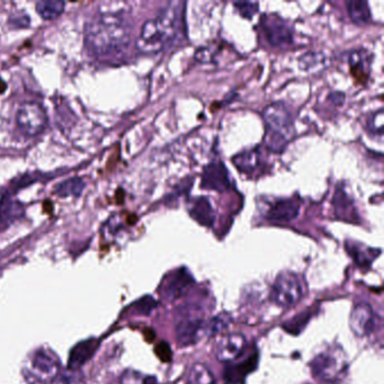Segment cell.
<instances>
[{"label":"cell","instance_id":"4","mask_svg":"<svg viewBox=\"0 0 384 384\" xmlns=\"http://www.w3.org/2000/svg\"><path fill=\"white\" fill-rule=\"evenodd\" d=\"M16 122L25 136H39L47 127V113L40 104L25 103L18 109Z\"/></svg>","mask_w":384,"mask_h":384},{"label":"cell","instance_id":"20","mask_svg":"<svg viewBox=\"0 0 384 384\" xmlns=\"http://www.w3.org/2000/svg\"><path fill=\"white\" fill-rule=\"evenodd\" d=\"M333 205L338 218L346 221L358 222V214L354 202L343 189H337L335 193Z\"/></svg>","mask_w":384,"mask_h":384},{"label":"cell","instance_id":"22","mask_svg":"<svg viewBox=\"0 0 384 384\" xmlns=\"http://www.w3.org/2000/svg\"><path fill=\"white\" fill-rule=\"evenodd\" d=\"M349 17L356 25L363 26L371 21V10L369 3L362 0H352L347 3Z\"/></svg>","mask_w":384,"mask_h":384},{"label":"cell","instance_id":"12","mask_svg":"<svg viewBox=\"0 0 384 384\" xmlns=\"http://www.w3.org/2000/svg\"><path fill=\"white\" fill-rule=\"evenodd\" d=\"M247 340L241 334H229L220 340L216 349V358L222 363L236 361L245 352Z\"/></svg>","mask_w":384,"mask_h":384},{"label":"cell","instance_id":"2","mask_svg":"<svg viewBox=\"0 0 384 384\" xmlns=\"http://www.w3.org/2000/svg\"><path fill=\"white\" fill-rule=\"evenodd\" d=\"M347 367L345 353L340 349H328L320 353L310 363L311 372L323 382L339 380Z\"/></svg>","mask_w":384,"mask_h":384},{"label":"cell","instance_id":"18","mask_svg":"<svg viewBox=\"0 0 384 384\" xmlns=\"http://www.w3.org/2000/svg\"><path fill=\"white\" fill-rule=\"evenodd\" d=\"M347 63L351 72L358 81H367L371 70V56L367 51L363 49L351 51L347 56Z\"/></svg>","mask_w":384,"mask_h":384},{"label":"cell","instance_id":"9","mask_svg":"<svg viewBox=\"0 0 384 384\" xmlns=\"http://www.w3.org/2000/svg\"><path fill=\"white\" fill-rule=\"evenodd\" d=\"M201 186L216 192H225L230 189V176L225 163L216 160L205 166L202 174Z\"/></svg>","mask_w":384,"mask_h":384},{"label":"cell","instance_id":"33","mask_svg":"<svg viewBox=\"0 0 384 384\" xmlns=\"http://www.w3.org/2000/svg\"><path fill=\"white\" fill-rule=\"evenodd\" d=\"M234 7L238 9L240 15L250 19L257 14L259 3H255V1H238V3H234Z\"/></svg>","mask_w":384,"mask_h":384},{"label":"cell","instance_id":"21","mask_svg":"<svg viewBox=\"0 0 384 384\" xmlns=\"http://www.w3.org/2000/svg\"><path fill=\"white\" fill-rule=\"evenodd\" d=\"M23 204L14 198H3L0 201V223L8 225L24 216Z\"/></svg>","mask_w":384,"mask_h":384},{"label":"cell","instance_id":"10","mask_svg":"<svg viewBox=\"0 0 384 384\" xmlns=\"http://www.w3.org/2000/svg\"><path fill=\"white\" fill-rule=\"evenodd\" d=\"M194 282H195L194 278L186 269H177L174 274L169 275L165 283L163 284L161 294L169 301H175L182 298L189 291V287H192Z\"/></svg>","mask_w":384,"mask_h":384},{"label":"cell","instance_id":"11","mask_svg":"<svg viewBox=\"0 0 384 384\" xmlns=\"http://www.w3.org/2000/svg\"><path fill=\"white\" fill-rule=\"evenodd\" d=\"M300 212V203L294 198H278L269 204L264 216L269 221L290 222L296 219Z\"/></svg>","mask_w":384,"mask_h":384},{"label":"cell","instance_id":"34","mask_svg":"<svg viewBox=\"0 0 384 384\" xmlns=\"http://www.w3.org/2000/svg\"><path fill=\"white\" fill-rule=\"evenodd\" d=\"M214 50L212 47H201L196 51L195 58L198 61L203 63H209L214 61Z\"/></svg>","mask_w":384,"mask_h":384},{"label":"cell","instance_id":"15","mask_svg":"<svg viewBox=\"0 0 384 384\" xmlns=\"http://www.w3.org/2000/svg\"><path fill=\"white\" fill-rule=\"evenodd\" d=\"M258 353L254 352L250 356L240 362L230 364L223 371V380L225 384H243L246 378L257 369Z\"/></svg>","mask_w":384,"mask_h":384},{"label":"cell","instance_id":"13","mask_svg":"<svg viewBox=\"0 0 384 384\" xmlns=\"http://www.w3.org/2000/svg\"><path fill=\"white\" fill-rule=\"evenodd\" d=\"M207 330L204 320L196 317H184L176 325V336L178 343L182 346H189L195 344L202 333Z\"/></svg>","mask_w":384,"mask_h":384},{"label":"cell","instance_id":"37","mask_svg":"<svg viewBox=\"0 0 384 384\" xmlns=\"http://www.w3.org/2000/svg\"><path fill=\"white\" fill-rule=\"evenodd\" d=\"M5 88H6V85L3 83V80H0V93H3Z\"/></svg>","mask_w":384,"mask_h":384},{"label":"cell","instance_id":"32","mask_svg":"<svg viewBox=\"0 0 384 384\" xmlns=\"http://www.w3.org/2000/svg\"><path fill=\"white\" fill-rule=\"evenodd\" d=\"M157 301L154 300L151 296H142L138 301L134 303V307H136V312L138 314H145L148 316L152 311L157 307Z\"/></svg>","mask_w":384,"mask_h":384},{"label":"cell","instance_id":"31","mask_svg":"<svg viewBox=\"0 0 384 384\" xmlns=\"http://www.w3.org/2000/svg\"><path fill=\"white\" fill-rule=\"evenodd\" d=\"M231 321V317L227 314H221L216 316L212 321L207 326V331L211 336L219 334L223 329L227 328Z\"/></svg>","mask_w":384,"mask_h":384},{"label":"cell","instance_id":"27","mask_svg":"<svg viewBox=\"0 0 384 384\" xmlns=\"http://www.w3.org/2000/svg\"><path fill=\"white\" fill-rule=\"evenodd\" d=\"M120 384H158V380L156 376H145L134 369H127L120 378Z\"/></svg>","mask_w":384,"mask_h":384},{"label":"cell","instance_id":"16","mask_svg":"<svg viewBox=\"0 0 384 384\" xmlns=\"http://www.w3.org/2000/svg\"><path fill=\"white\" fill-rule=\"evenodd\" d=\"M98 346L99 340L96 338H89L74 345L69 354L68 369L71 371H77L83 367L94 356Z\"/></svg>","mask_w":384,"mask_h":384},{"label":"cell","instance_id":"26","mask_svg":"<svg viewBox=\"0 0 384 384\" xmlns=\"http://www.w3.org/2000/svg\"><path fill=\"white\" fill-rule=\"evenodd\" d=\"M346 249L349 251V254L354 258L355 262L361 266L369 265L371 262L376 257V255L373 254L372 249L367 248V247H361L360 243H352L351 241H346Z\"/></svg>","mask_w":384,"mask_h":384},{"label":"cell","instance_id":"24","mask_svg":"<svg viewBox=\"0 0 384 384\" xmlns=\"http://www.w3.org/2000/svg\"><path fill=\"white\" fill-rule=\"evenodd\" d=\"M83 189H85V182L81 178L74 177L58 184L54 189V193L59 198H69V196L77 198L83 193Z\"/></svg>","mask_w":384,"mask_h":384},{"label":"cell","instance_id":"14","mask_svg":"<svg viewBox=\"0 0 384 384\" xmlns=\"http://www.w3.org/2000/svg\"><path fill=\"white\" fill-rule=\"evenodd\" d=\"M32 367L43 381H54L59 373V358L50 351L41 349L33 356Z\"/></svg>","mask_w":384,"mask_h":384},{"label":"cell","instance_id":"5","mask_svg":"<svg viewBox=\"0 0 384 384\" xmlns=\"http://www.w3.org/2000/svg\"><path fill=\"white\" fill-rule=\"evenodd\" d=\"M263 116L266 122L267 131L289 140L292 134L293 115L287 104L284 102L271 104L265 107Z\"/></svg>","mask_w":384,"mask_h":384},{"label":"cell","instance_id":"25","mask_svg":"<svg viewBox=\"0 0 384 384\" xmlns=\"http://www.w3.org/2000/svg\"><path fill=\"white\" fill-rule=\"evenodd\" d=\"M187 384H216V380L209 367L204 364L198 363L189 369L187 376Z\"/></svg>","mask_w":384,"mask_h":384},{"label":"cell","instance_id":"6","mask_svg":"<svg viewBox=\"0 0 384 384\" xmlns=\"http://www.w3.org/2000/svg\"><path fill=\"white\" fill-rule=\"evenodd\" d=\"M168 45V40L157 19H149L142 26L141 34L136 40V49L142 54H157Z\"/></svg>","mask_w":384,"mask_h":384},{"label":"cell","instance_id":"28","mask_svg":"<svg viewBox=\"0 0 384 384\" xmlns=\"http://www.w3.org/2000/svg\"><path fill=\"white\" fill-rule=\"evenodd\" d=\"M384 112L383 110L376 111V113H373L372 115L367 118V131L371 136H378L382 138L383 136L384 129Z\"/></svg>","mask_w":384,"mask_h":384},{"label":"cell","instance_id":"8","mask_svg":"<svg viewBox=\"0 0 384 384\" xmlns=\"http://www.w3.org/2000/svg\"><path fill=\"white\" fill-rule=\"evenodd\" d=\"M378 317L373 307L362 302L353 307L349 317V327L358 337H367L376 330Z\"/></svg>","mask_w":384,"mask_h":384},{"label":"cell","instance_id":"35","mask_svg":"<svg viewBox=\"0 0 384 384\" xmlns=\"http://www.w3.org/2000/svg\"><path fill=\"white\" fill-rule=\"evenodd\" d=\"M9 24L12 25L13 27L15 29H24V27H27L30 25V17L24 14H16V15L12 16L9 18Z\"/></svg>","mask_w":384,"mask_h":384},{"label":"cell","instance_id":"19","mask_svg":"<svg viewBox=\"0 0 384 384\" xmlns=\"http://www.w3.org/2000/svg\"><path fill=\"white\" fill-rule=\"evenodd\" d=\"M234 166L240 172L253 175L263 168V154L260 148L250 149L237 154L232 158Z\"/></svg>","mask_w":384,"mask_h":384},{"label":"cell","instance_id":"36","mask_svg":"<svg viewBox=\"0 0 384 384\" xmlns=\"http://www.w3.org/2000/svg\"><path fill=\"white\" fill-rule=\"evenodd\" d=\"M156 353H157L158 358L163 362L170 361L172 358V349L169 347L167 343H160L159 345L156 347Z\"/></svg>","mask_w":384,"mask_h":384},{"label":"cell","instance_id":"1","mask_svg":"<svg viewBox=\"0 0 384 384\" xmlns=\"http://www.w3.org/2000/svg\"><path fill=\"white\" fill-rule=\"evenodd\" d=\"M130 41V25L122 13L103 10L87 23L85 42L94 56L104 58L122 54Z\"/></svg>","mask_w":384,"mask_h":384},{"label":"cell","instance_id":"30","mask_svg":"<svg viewBox=\"0 0 384 384\" xmlns=\"http://www.w3.org/2000/svg\"><path fill=\"white\" fill-rule=\"evenodd\" d=\"M310 318V312H307V311L298 314V316L294 317L283 326L284 330L289 331L291 334L298 335L302 329L305 328Z\"/></svg>","mask_w":384,"mask_h":384},{"label":"cell","instance_id":"29","mask_svg":"<svg viewBox=\"0 0 384 384\" xmlns=\"http://www.w3.org/2000/svg\"><path fill=\"white\" fill-rule=\"evenodd\" d=\"M300 67L305 71H314L316 69L323 68L325 67V56L322 54L317 52H310L305 54L300 59Z\"/></svg>","mask_w":384,"mask_h":384},{"label":"cell","instance_id":"17","mask_svg":"<svg viewBox=\"0 0 384 384\" xmlns=\"http://www.w3.org/2000/svg\"><path fill=\"white\" fill-rule=\"evenodd\" d=\"M189 212L193 219L204 227H211L216 222V213L207 198H193L189 202Z\"/></svg>","mask_w":384,"mask_h":384},{"label":"cell","instance_id":"7","mask_svg":"<svg viewBox=\"0 0 384 384\" xmlns=\"http://www.w3.org/2000/svg\"><path fill=\"white\" fill-rule=\"evenodd\" d=\"M262 26L267 42L273 47L284 49L292 45V29L282 18L276 16H264Z\"/></svg>","mask_w":384,"mask_h":384},{"label":"cell","instance_id":"23","mask_svg":"<svg viewBox=\"0 0 384 384\" xmlns=\"http://www.w3.org/2000/svg\"><path fill=\"white\" fill-rule=\"evenodd\" d=\"M65 3L60 0H42L36 3V12L43 19L52 21L65 12Z\"/></svg>","mask_w":384,"mask_h":384},{"label":"cell","instance_id":"3","mask_svg":"<svg viewBox=\"0 0 384 384\" xmlns=\"http://www.w3.org/2000/svg\"><path fill=\"white\" fill-rule=\"evenodd\" d=\"M303 296L301 282L296 274L291 272H282L275 280L273 287V301L278 307H292L298 305Z\"/></svg>","mask_w":384,"mask_h":384}]
</instances>
